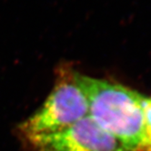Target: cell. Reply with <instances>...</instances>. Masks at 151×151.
Wrapping results in <instances>:
<instances>
[{
	"label": "cell",
	"instance_id": "cell-1",
	"mask_svg": "<svg viewBox=\"0 0 151 151\" xmlns=\"http://www.w3.org/2000/svg\"><path fill=\"white\" fill-rule=\"evenodd\" d=\"M75 77L88 99V116L132 151H138L143 139L147 99L121 84L91 78L78 71Z\"/></svg>",
	"mask_w": 151,
	"mask_h": 151
},
{
	"label": "cell",
	"instance_id": "cell-2",
	"mask_svg": "<svg viewBox=\"0 0 151 151\" xmlns=\"http://www.w3.org/2000/svg\"><path fill=\"white\" fill-rule=\"evenodd\" d=\"M69 65L58 69L55 86L39 109L25 121L18 130L24 137L58 132L89 115L88 99Z\"/></svg>",
	"mask_w": 151,
	"mask_h": 151
},
{
	"label": "cell",
	"instance_id": "cell-3",
	"mask_svg": "<svg viewBox=\"0 0 151 151\" xmlns=\"http://www.w3.org/2000/svg\"><path fill=\"white\" fill-rule=\"evenodd\" d=\"M25 139L34 151H132L89 116L63 130Z\"/></svg>",
	"mask_w": 151,
	"mask_h": 151
},
{
	"label": "cell",
	"instance_id": "cell-4",
	"mask_svg": "<svg viewBox=\"0 0 151 151\" xmlns=\"http://www.w3.org/2000/svg\"><path fill=\"white\" fill-rule=\"evenodd\" d=\"M138 151H151V99H146L144 106V133Z\"/></svg>",
	"mask_w": 151,
	"mask_h": 151
}]
</instances>
